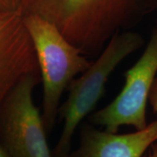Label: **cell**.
I'll list each match as a JSON object with an SVG mask.
<instances>
[{"mask_svg": "<svg viewBox=\"0 0 157 157\" xmlns=\"http://www.w3.org/2000/svg\"><path fill=\"white\" fill-rule=\"evenodd\" d=\"M148 102L150 103L154 112L157 113V77L155 79L151 90H150L149 96H148Z\"/></svg>", "mask_w": 157, "mask_h": 157, "instance_id": "cell-9", "label": "cell"}, {"mask_svg": "<svg viewBox=\"0 0 157 157\" xmlns=\"http://www.w3.org/2000/svg\"><path fill=\"white\" fill-rule=\"evenodd\" d=\"M143 43L144 39L137 33H118L80 77L72 81L68 87L67 99L59 109V115L64 123L52 150V156L69 157L76 129L94 110L104 94L106 84L113 72L127 57L140 48Z\"/></svg>", "mask_w": 157, "mask_h": 157, "instance_id": "cell-3", "label": "cell"}, {"mask_svg": "<svg viewBox=\"0 0 157 157\" xmlns=\"http://www.w3.org/2000/svg\"><path fill=\"white\" fill-rule=\"evenodd\" d=\"M141 0H22L24 15L54 25L86 56L101 53L127 27Z\"/></svg>", "mask_w": 157, "mask_h": 157, "instance_id": "cell-1", "label": "cell"}, {"mask_svg": "<svg viewBox=\"0 0 157 157\" xmlns=\"http://www.w3.org/2000/svg\"><path fill=\"white\" fill-rule=\"evenodd\" d=\"M22 0H0V13L20 10Z\"/></svg>", "mask_w": 157, "mask_h": 157, "instance_id": "cell-8", "label": "cell"}, {"mask_svg": "<svg viewBox=\"0 0 157 157\" xmlns=\"http://www.w3.org/2000/svg\"><path fill=\"white\" fill-rule=\"evenodd\" d=\"M144 157H157V145L153 144L151 146V150Z\"/></svg>", "mask_w": 157, "mask_h": 157, "instance_id": "cell-10", "label": "cell"}, {"mask_svg": "<svg viewBox=\"0 0 157 157\" xmlns=\"http://www.w3.org/2000/svg\"><path fill=\"white\" fill-rule=\"evenodd\" d=\"M39 69L23 12L0 13V109L15 85Z\"/></svg>", "mask_w": 157, "mask_h": 157, "instance_id": "cell-6", "label": "cell"}, {"mask_svg": "<svg viewBox=\"0 0 157 157\" xmlns=\"http://www.w3.org/2000/svg\"><path fill=\"white\" fill-rule=\"evenodd\" d=\"M40 73L23 77L0 109V140L11 157H53L42 114L33 101Z\"/></svg>", "mask_w": 157, "mask_h": 157, "instance_id": "cell-4", "label": "cell"}, {"mask_svg": "<svg viewBox=\"0 0 157 157\" xmlns=\"http://www.w3.org/2000/svg\"><path fill=\"white\" fill-rule=\"evenodd\" d=\"M157 140V121L134 133L118 135L85 124L79 144L69 157H142Z\"/></svg>", "mask_w": 157, "mask_h": 157, "instance_id": "cell-7", "label": "cell"}, {"mask_svg": "<svg viewBox=\"0 0 157 157\" xmlns=\"http://www.w3.org/2000/svg\"><path fill=\"white\" fill-rule=\"evenodd\" d=\"M0 157H11L0 140Z\"/></svg>", "mask_w": 157, "mask_h": 157, "instance_id": "cell-11", "label": "cell"}, {"mask_svg": "<svg viewBox=\"0 0 157 157\" xmlns=\"http://www.w3.org/2000/svg\"><path fill=\"white\" fill-rule=\"evenodd\" d=\"M24 22L43 83L42 118L46 133H51L59 115L63 93L92 61L52 23L33 14L24 15Z\"/></svg>", "mask_w": 157, "mask_h": 157, "instance_id": "cell-2", "label": "cell"}, {"mask_svg": "<svg viewBox=\"0 0 157 157\" xmlns=\"http://www.w3.org/2000/svg\"><path fill=\"white\" fill-rule=\"evenodd\" d=\"M121 93L108 105L91 113L89 121L104 127L109 133H117L121 126L136 130L147 127V104L153 83L157 77V27L141 56L125 74Z\"/></svg>", "mask_w": 157, "mask_h": 157, "instance_id": "cell-5", "label": "cell"}]
</instances>
